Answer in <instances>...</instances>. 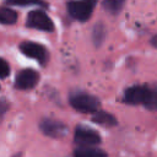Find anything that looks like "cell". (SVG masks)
Listing matches in <instances>:
<instances>
[{
	"instance_id": "10",
	"label": "cell",
	"mask_w": 157,
	"mask_h": 157,
	"mask_svg": "<svg viewBox=\"0 0 157 157\" xmlns=\"http://www.w3.org/2000/svg\"><path fill=\"white\" fill-rule=\"evenodd\" d=\"M93 123L96 124H99V125H103V126H115L118 124V120L115 119V117L108 112H104V110H98L93 115H92V119H91Z\"/></svg>"
},
{
	"instance_id": "5",
	"label": "cell",
	"mask_w": 157,
	"mask_h": 157,
	"mask_svg": "<svg viewBox=\"0 0 157 157\" xmlns=\"http://www.w3.org/2000/svg\"><path fill=\"white\" fill-rule=\"evenodd\" d=\"M18 48H20L21 53L25 54L26 56L37 60L42 65L47 64L49 55H48V52L44 45L36 43V42H31V40H25V42L20 43Z\"/></svg>"
},
{
	"instance_id": "1",
	"label": "cell",
	"mask_w": 157,
	"mask_h": 157,
	"mask_svg": "<svg viewBox=\"0 0 157 157\" xmlns=\"http://www.w3.org/2000/svg\"><path fill=\"white\" fill-rule=\"evenodd\" d=\"M69 102L80 113H96L99 110L101 107V101L90 93L86 92H74L69 97Z\"/></svg>"
},
{
	"instance_id": "14",
	"label": "cell",
	"mask_w": 157,
	"mask_h": 157,
	"mask_svg": "<svg viewBox=\"0 0 157 157\" xmlns=\"http://www.w3.org/2000/svg\"><path fill=\"white\" fill-rule=\"evenodd\" d=\"M124 1L123 0H104L102 2V6L104 7V10L112 15H118L123 6H124Z\"/></svg>"
},
{
	"instance_id": "4",
	"label": "cell",
	"mask_w": 157,
	"mask_h": 157,
	"mask_svg": "<svg viewBox=\"0 0 157 157\" xmlns=\"http://www.w3.org/2000/svg\"><path fill=\"white\" fill-rule=\"evenodd\" d=\"M74 141L78 146H96L101 144L102 139L96 130L85 125H77L74 132Z\"/></svg>"
},
{
	"instance_id": "6",
	"label": "cell",
	"mask_w": 157,
	"mask_h": 157,
	"mask_svg": "<svg viewBox=\"0 0 157 157\" xmlns=\"http://www.w3.org/2000/svg\"><path fill=\"white\" fill-rule=\"evenodd\" d=\"M39 129L44 135L53 139H60L67 132V126L63 121L53 118H43L39 123Z\"/></svg>"
},
{
	"instance_id": "16",
	"label": "cell",
	"mask_w": 157,
	"mask_h": 157,
	"mask_svg": "<svg viewBox=\"0 0 157 157\" xmlns=\"http://www.w3.org/2000/svg\"><path fill=\"white\" fill-rule=\"evenodd\" d=\"M7 4L18 5V6H29V5H42V6H47L45 2H40V1H7Z\"/></svg>"
},
{
	"instance_id": "7",
	"label": "cell",
	"mask_w": 157,
	"mask_h": 157,
	"mask_svg": "<svg viewBox=\"0 0 157 157\" xmlns=\"http://www.w3.org/2000/svg\"><path fill=\"white\" fill-rule=\"evenodd\" d=\"M39 81V74L33 69H23L15 77V87L17 90H31Z\"/></svg>"
},
{
	"instance_id": "9",
	"label": "cell",
	"mask_w": 157,
	"mask_h": 157,
	"mask_svg": "<svg viewBox=\"0 0 157 157\" xmlns=\"http://www.w3.org/2000/svg\"><path fill=\"white\" fill-rule=\"evenodd\" d=\"M74 157H108V155L99 147L77 146L74 150Z\"/></svg>"
},
{
	"instance_id": "8",
	"label": "cell",
	"mask_w": 157,
	"mask_h": 157,
	"mask_svg": "<svg viewBox=\"0 0 157 157\" xmlns=\"http://www.w3.org/2000/svg\"><path fill=\"white\" fill-rule=\"evenodd\" d=\"M148 85H134L125 90L123 96V102L128 104H144Z\"/></svg>"
},
{
	"instance_id": "2",
	"label": "cell",
	"mask_w": 157,
	"mask_h": 157,
	"mask_svg": "<svg viewBox=\"0 0 157 157\" xmlns=\"http://www.w3.org/2000/svg\"><path fill=\"white\" fill-rule=\"evenodd\" d=\"M94 6H96V1H90V0H86V1H69L66 4V9H67L69 15L72 18H75L77 21H81V22H85L91 17Z\"/></svg>"
},
{
	"instance_id": "12",
	"label": "cell",
	"mask_w": 157,
	"mask_h": 157,
	"mask_svg": "<svg viewBox=\"0 0 157 157\" xmlns=\"http://www.w3.org/2000/svg\"><path fill=\"white\" fill-rule=\"evenodd\" d=\"M142 105L148 110H157V86H148Z\"/></svg>"
},
{
	"instance_id": "3",
	"label": "cell",
	"mask_w": 157,
	"mask_h": 157,
	"mask_svg": "<svg viewBox=\"0 0 157 157\" xmlns=\"http://www.w3.org/2000/svg\"><path fill=\"white\" fill-rule=\"evenodd\" d=\"M26 25L31 28H36L44 32H53L54 31V23L52 18L43 11V10H32L27 15Z\"/></svg>"
},
{
	"instance_id": "11",
	"label": "cell",
	"mask_w": 157,
	"mask_h": 157,
	"mask_svg": "<svg viewBox=\"0 0 157 157\" xmlns=\"http://www.w3.org/2000/svg\"><path fill=\"white\" fill-rule=\"evenodd\" d=\"M107 36V31H105V26L101 22L96 23L92 28V42L96 47H101L102 43L104 42Z\"/></svg>"
},
{
	"instance_id": "17",
	"label": "cell",
	"mask_w": 157,
	"mask_h": 157,
	"mask_svg": "<svg viewBox=\"0 0 157 157\" xmlns=\"http://www.w3.org/2000/svg\"><path fill=\"white\" fill-rule=\"evenodd\" d=\"M6 107H7V104H6L5 98H1V115H4V113L6 110Z\"/></svg>"
},
{
	"instance_id": "19",
	"label": "cell",
	"mask_w": 157,
	"mask_h": 157,
	"mask_svg": "<svg viewBox=\"0 0 157 157\" xmlns=\"http://www.w3.org/2000/svg\"><path fill=\"white\" fill-rule=\"evenodd\" d=\"M12 157H22V155H21V153H16V155H13Z\"/></svg>"
},
{
	"instance_id": "13",
	"label": "cell",
	"mask_w": 157,
	"mask_h": 157,
	"mask_svg": "<svg viewBox=\"0 0 157 157\" xmlns=\"http://www.w3.org/2000/svg\"><path fill=\"white\" fill-rule=\"evenodd\" d=\"M17 21V12L10 7L0 9V22L2 25H12Z\"/></svg>"
},
{
	"instance_id": "18",
	"label": "cell",
	"mask_w": 157,
	"mask_h": 157,
	"mask_svg": "<svg viewBox=\"0 0 157 157\" xmlns=\"http://www.w3.org/2000/svg\"><path fill=\"white\" fill-rule=\"evenodd\" d=\"M151 44H152L155 48H157V34H155V36L151 38Z\"/></svg>"
},
{
	"instance_id": "15",
	"label": "cell",
	"mask_w": 157,
	"mask_h": 157,
	"mask_svg": "<svg viewBox=\"0 0 157 157\" xmlns=\"http://www.w3.org/2000/svg\"><path fill=\"white\" fill-rule=\"evenodd\" d=\"M0 67H1L0 69V77L4 80L10 75V65L5 59H1L0 60Z\"/></svg>"
}]
</instances>
